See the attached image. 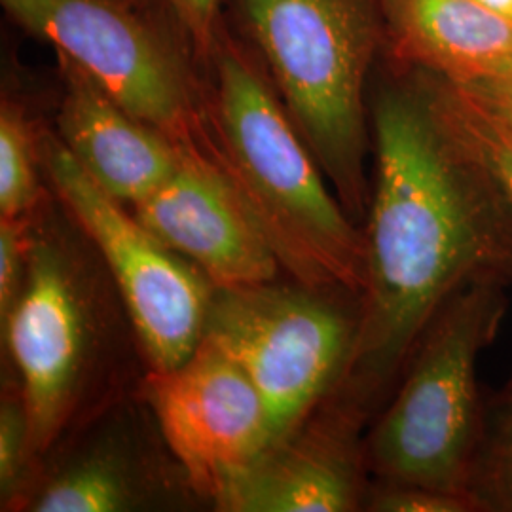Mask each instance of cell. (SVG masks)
<instances>
[{
  "label": "cell",
  "mask_w": 512,
  "mask_h": 512,
  "mask_svg": "<svg viewBox=\"0 0 512 512\" xmlns=\"http://www.w3.org/2000/svg\"><path fill=\"white\" fill-rule=\"evenodd\" d=\"M366 285L346 384L366 406L408 365L444 304L476 281L512 287V205L454 93L395 84L374 107Z\"/></svg>",
  "instance_id": "1"
},
{
  "label": "cell",
  "mask_w": 512,
  "mask_h": 512,
  "mask_svg": "<svg viewBox=\"0 0 512 512\" xmlns=\"http://www.w3.org/2000/svg\"><path fill=\"white\" fill-rule=\"evenodd\" d=\"M203 145L298 283L361 294L365 230L327 186L262 59L224 19L203 67Z\"/></svg>",
  "instance_id": "2"
},
{
  "label": "cell",
  "mask_w": 512,
  "mask_h": 512,
  "mask_svg": "<svg viewBox=\"0 0 512 512\" xmlns=\"http://www.w3.org/2000/svg\"><path fill=\"white\" fill-rule=\"evenodd\" d=\"M294 126L351 219L368 205L365 84L382 0H228Z\"/></svg>",
  "instance_id": "3"
},
{
  "label": "cell",
  "mask_w": 512,
  "mask_h": 512,
  "mask_svg": "<svg viewBox=\"0 0 512 512\" xmlns=\"http://www.w3.org/2000/svg\"><path fill=\"white\" fill-rule=\"evenodd\" d=\"M507 291L499 281L471 283L423 332L366 446V459L385 484L471 495L486 416L478 363L507 315Z\"/></svg>",
  "instance_id": "4"
},
{
  "label": "cell",
  "mask_w": 512,
  "mask_h": 512,
  "mask_svg": "<svg viewBox=\"0 0 512 512\" xmlns=\"http://www.w3.org/2000/svg\"><path fill=\"white\" fill-rule=\"evenodd\" d=\"M12 23L84 67L177 145L203 137V67L183 25L148 0H0Z\"/></svg>",
  "instance_id": "5"
},
{
  "label": "cell",
  "mask_w": 512,
  "mask_h": 512,
  "mask_svg": "<svg viewBox=\"0 0 512 512\" xmlns=\"http://www.w3.org/2000/svg\"><path fill=\"white\" fill-rule=\"evenodd\" d=\"M332 289L260 283L215 287L203 338L219 346L262 395L275 439H287L342 384L355 348L359 308Z\"/></svg>",
  "instance_id": "6"
},
{
  "label": "cell",
  "mask_w": 512,
  "mask_h": 512,
  "mask_svg": "<svg viewBox=\"0 0 512 512\" xmlns=\"http://www.w3.org/2000/svg\"><path fill=\"white\" fill-rule=\"evenodd\" d=\"M40 158L55 194L105 258L152 368L183 365L202 342L215 285L93 183L57 135H40Z\"/></svg>",
  "instance_id": "7"
},
{
  "label": "cell",
  "mask_w": 512,
  "mask_h": 512,
  "mask_svg": "<svg viewBox=\"0 0 512 512\" xmlns=\"http://www.w3.org/2000/svg\"><path fill=\"white\" fill-rule=\"evenodd\" d=\"M147 399L190 484L213 499L277 444L255 384L207 338L183 365L150 374Z\"/></svg>",
  "instance_id": "8"
},
{
  "label": "cell",
  "mask_w": 512,
  "mask_h": 512,
  "mask_svg": "<svg viewBox=\"0 0 512 512\" xmlns=\"http://www.w3.org/2000/svg\"><path fill=\"white\" fill-rule=\"evenodd\" d=\"M131 209L150 234L190 260L215 287L270 283L283 268L203 137L183 145L175 173Z\"/></svg>",
  "instance_id": "9"
},
{
  "label": "cell",
  "mask_w": 512,
  "mask_h": 512,
  "mask_svg": "<svg viewBox=\"0 0 512 512\" xmlns=\"http://www.w3.org/2000/svg\"><path fill=\"white\" fill-rule=\"evenodd\" d=\"M2 336L21 376L33 448L44 452L71 412L88 344L76 283L52 241L31 239L25 285Z\"/></svg>",
  "instance_id": "10"
},
{
  "label": "cell",
  "mask_w": 512,
  "mask_h": 512,
  "mask_svg": "<svg viewBox=\"0 0 512 512\" xmlns=\"http://www.w3.org/2000/svg\"><path fill=\"white\" fill-rule=\"evenodd\" d=\"M54 52L61 78L57 137L110 198L143 202L175 173L183 145L135 118L69 55Z\"/></svg>",
  "instance_id": "11"
},
{
  "label": "cell",
  "mask_w": 512,
  "mask_h": 512,
  "mask_svg": "<svg viewBox=\"0 0 512 512\" xmlns=\"http://www.w3.org/2000/svg\"><path fill=\"white\" fill-rule=\"evenodd\" d=\"M363 410L346 403L329 420L279 440L215 499L220 511L348 512L361 499L355 444Z\"/></svg>",
  "instance_id": "12"
},
{
  "label": "cell",
  "mask_w": 512,
  "mask_h": 512,
  "mask_svg": "<svg viewBox=\"0 0 512 512\" xmlns=\"http://www.w3.org/2000/svg\"><path fill=\"white\" fill-rule=\"evenodd\" d=\"M397 52L448 82L512 54V23L476 0H382Z\"/></svg>",
  "instance_id": "13"
},
{
  "label": "cell",
  "mask_w": 512,
  "mask_h": 512,
  "mask_svg": "<svg viewBox=\"0 0 512 512\" xmlns=\"http://www.w3.org/2000/svg\"><path fill=\"white\" fill-rule=\"evenodd\" d=\"M131 484L122 463L97 454L71 465L33 499L35 512H118L131 507Z\"/></svg>",
  "instance_id": "14"
},
{
  "label": "cell",
  "mask_w": 512,
  "mask_h": 512,
  "mask_svg": "<svg viewBox=\"0 0 512 512\" xmlns=\"http://www.w3.org/2000/svg\"><path fill=\"white\" fill-rule=\"evenodd\" d=\"M40 137L23 105L4 95L0 103V215L25 219L37 205Z\"/></svg>",
  "instance_id": "15"
},
{
  "label": "cell",
  "mask_w": 512,
  "mask_h": 512,
  "mask_svg": "<svg viewBox=\"0 0 512 512\" xmlns=\"http://www.w3.org/2000/svg\"><path fill=\"white\" fill-rule=\"evenodd\" d=\"M471 495L478 511L512 512V370L484 416Z\"/></svg>",
  "instance_id": "16"
},
{
  "label": "cell",
  "mask_w": 512,
  "mask_h": 512,
  "mask_svg": "<svg viewBox=\"0 0 512 512\" xmlns=\"http://www.w3.org/2000/svg\"><path fill=\"white\" fill-rule=\"evenodd\" d=\"M459 101L512 133V54L450 82Z\"/></svg>",
  "instance_id": "17"
},
{
  "label": "cell",
  "mask_w": 512,
  "mask_h": 512,
  "mask_svg": "<svg viewBox=\"0 0 512 512\" xmlns=\"http://www.w3.org/2000/svg\"><path fill=\"white\" fill-rule=\"evenodd\" d=\"M31 425L23 401L4 399L0 408V494L2 505L10 503L33 454Z\"/></svg>",
  "instance_id": "18"
},
{
  "label": "cell",
  "mask_w": 512,
  "mask_h": 512,
  "mask_svg": "<svg viewBox=\"0 0 512 512\" xmlns=\"http://www.w3.org/2000/svg\"><path fill=\"white\" fill-rule=\"evenodd\" d=\"M29 243L25 222L16 217H0V321L6 325L16 308L27 277Z\"/></svg>",
  "instance_id": "19"
},
{
  "label": "cell",
  "mask_w": 512,
  "mask_h": 512,
  "mask_svg": "<svg viewBox=\"0 0 512 512\" xmlns=\"http://www.w3.org/2000/svg\"><path fill=\"white\" fill-rule=\"evenodd\" d=\"M368 511L376 512H476L471 495L452 494L423 486L385 484L368 499Z\"/></svg>",
  "instance_id": "20"
},
{
  "label": "cell",
  "mask_w": 512,
  "mask_h": 512,
  "mask_svg": "<svg viewBox=\"0 0 512 512\" xmlns=\"http://www.w3.org/2000/svg\"><path fill=\"white\" fill-rule=\"evenodd\" d=\"M164 6L181 23L200 65L205 67L224 25L222 0H148Z\"/></svg>",
  "instance_id": "21"
},
{
  "label": "cell",
  "mask_w": 512,
  "mask_h": 512,
  "mask_svg": "<svg viewBox=\"0 0 512 512\" xmlns=\"http://www.w3.org/2000/svg\"><path fill=\"white\" fill-rule=\"evenodd\" d=\"M454 93V92H452ZM456 97V95H454ZM459 112L469 129V133L475 139L476 147L480 154L484 156L486 164L490 165L495 179L505 190L507 198L512 205V133L507 129L497 126L492 120L476 114L471 109H467L458 97Z\"/></svg>",
  "instance_id": "22"
},
{
  "label": "cell",
  "mask_w": 512,
  "mask_h": 512,
  "mask_svg": "<svg viewBox=\"0 0 512 512\" xmlns=\"http://www.w3.org/2000/svg\"><path fill=\"white\" fill-rule=\"evenodd\" d=\"M476 2H480L490 12L512 23V0H476Z\"/></svg>",
  "instance_id": "23"
}]
</instances>
